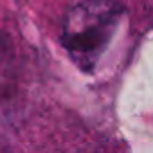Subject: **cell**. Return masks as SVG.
Wrapping results in <instances>:
<instances>
[{"label":"cell","instance_id":"1","mask_svg":"<svg viewBox=\"0 0 153 153\" xmlns=\"http://www.w3.org/2000/svg\"><path fill=\"white\" fill-rule=\"evenodd\" d=\"M124 16L117 0H83L65 16L63 45L72 61L83 70L96 67L108 49Z\"/></svg>","mask_w":153,"mask_h":153}]
</instances>
